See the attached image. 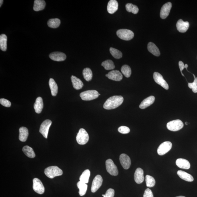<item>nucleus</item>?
<instances>
[{
	"label": "nucleus",
	"mask_w": 197,
	"mask_h": 197,
	"mask_svg": "<svg viewBox=\"0 0 197 197\" xmlns=\"http://www.w3.org/2000/svg\"><path fill=\"white\" fill-rule=\"evenodd\" d=\"M115 194V191L113 189H109L107 190L105 195H102L103 197H114Z\"/></svg>",
	"instance_id": "obj_42"
},
{
	"label": "nucleus",
	"mask_w": 197,
	"mask_h": 197,
	"mask_svg": "<svg viewBox=\"0 0 197 197\" xmlns=\"http://www.w3.org/2000/svg\"><path fill=\"white\" fill-rule=\"evenodd\" d=\"M126 9L128 12L132 13L134 14L138 13L139 9L136 5L132 4V3H127L126 5Z\"/></svg>",
	"instance_id": "obj_36"
},
{
	"label": "nucleus",
	"mask_w": 197,
	"mask_h": 197,
	"mask_svg": "<svg viewBox=\"0 0 197 197\" xmlns=\"http://www.w3.org/2000/svg\"><path fill=\"white\" fill-rule=\"evenodd\" d=\"M148 51L156 56H159L160 55V50L154 43L150 42L148 45Z\"/></svg>",
	"instance_id": "obj_26"
},
{
	"label": "nucleus",
	"mask_w": 197,
	"mask_h": 197,
	"mask_svg": "<svg viewBox=\"0 0 197 197\" xmlns=\"http://www.w3.org/2000/svg\"><path fill=\"white\" fill-rule=\"evenodd\" d=\"M49 83L51 95L53 96H56L57 94L58 89L56 82L53 79L51 78L49 79Z\"/></svg>",
	"instance_id": "obj_28"
},
{
	"label": "nucleus",
	"mask_w": 197,
	"mask_h": 197,
	"mask_svg": "<svg viewBox=\"0 0 197 197\" xmlns=\"http://www.w3.org/2000/svg\"><path fill=\"white\" fill-rule=\"evenodd\" d=\"M119 160L123 168L125 170H128L131 166V161L130 157L125 154H121L119 157Z\"/></svg>",
	"instance_id": "obj_13"
},
{
	"label": "nucleus",
	"mask_w": 197,
	"mask_h": 197,
	"mask_svg": "<svg viewBox=\"0 0 197 197\" xmlns=\"http://www.w3.org/2000/svg\"><path fill=\"white\" fill-rule=\"evenodd\" d=\"M179 68L180 69V70L181 71V73H182V75L183 76H184L182 72V71L184 68H186V67L185 66V65H184V64L183 62L182 61H179Z\"/></svg>",
	"instance_id": "obj_45"
},
{
	"label": "nucleus",
	"mask_w": 197,
	"mask_h": 197,
	"mask_svg": "<svg viewBox=\"0 0 197 197\" xmlns=\"http://www.w3.org/2000/svg\"><path fill=\"white\" fill-rule=\"evenodd\" d=\"M33 189L39 194H43L45 192V188L43 183L39 179L35 178L33 180Z\"/></svg>",
	"instance_id": "obj_11"
},
{
	"label": "nucleus",
	"mask_w": 197,
	"mask_h": 197,
	"mask_svg": "<svg viewBox=\"0 0 197 197\" xmlns=\"http://www.w3.org/2000/svg\"><path fill=\"white\" fill-rule=\"evenodd\" d=\"M188 86L189 88L192 89L193 92L195 93H197V77L194 79V82L188 83Z\"/></svg>",
	"instance_id": "obj_40"
},
{
	"label": "nucleus",
	"mask_w": 197,
	"mask_h": 197,
	"mask_svg": "<svg viewBox=\"0 0 197 197\" xmlns=\"http://www.w3.org/2000/svg\"><path fill=\"white\" fill-rule=\"evenodd\" d=\"M101 65L107 70H112L115 68L114 62L110 60H107L103 61L101 64Z\"/></svg>",
	"instance_id": "obj_35"
},
{
	"label": "nucleus",
	"mask_w": 197,
	"mask_h": 197,
	"mask_svg": "<svg viewBox=\"0 0 197 197\" xmlns=\"http://www.w3.org/2000/svg\"><path fill=\"white\" fill-rule=\"evenodd\" d=\"M145 180H146V186L148 187H153L156 184V181L150 175H146L145 178Z\"/></svg>",
	"instance_id": "obj_39"
},
{
	"label": "nucleus",
	"mask_w": 197,
	"mask_h": 197,
	"mask_svg": "<svg viewBox=\"0 0 197 197\" xmlns=\"http://www.w3.org/2000/svg\"><path fill=\"white\" fill-rule=\"evenodd\" d=\"M118 8V3L116 0L109 1L107 6V10L108 13L110 14L114 13Z\"/></svg>",
	"instance_id": "obj_19"
},
{
	"label": "nucleus",
	"mask_w": 197,
	"mask_h": 197,
	"mask_svg": "<svg viewBox=\"0 0 197 197\" xmlns=\"http://www.w3.org/2000/svg\"><path fill=\"white\" fill-rule=\"evenodd\" d=\"M123 100L124 99L121 96L111 97L105 101L103 105V108L108 110L116 109L122 105Z\"/></svg>",
	"instance_id": "obj_1"
},
{
	"label": "nucleus",
	"mask_w": 197,
	"mask_h": 197,
	"mask_svg": "<svg viewBox=\"0 0 197 197\" xmlns=\"http://www.w3.org/2000/svg\"><path fill=\"white\" fill-rule=\"evenodd\" d=\"M61 23L60 19L58 18L51 19L47 21L48 26L51 28H57L59 27Z\"/></svg>",
	"instance_id": "obj_32"
},
{
	"label": "nucleus",
	"mask_w": 197,
	"mask_h": 197,
	"mask_svg": "<svg viewBox=\"0 0 197 197\" xmlns=\"http://www.w3.org/2000/svg\"><path fill=\"white\" fill-rule=\"evenodd\" d=\"M185 124H186V125H188V122H186V123H185Z\"/></svg>",
	"instance_id": "obj_49"
},
{
	"label": "nucleus",
	"mask_w": 197,
	"mask_h": 197,
	"mask_svg": "<svg viewBox=\"0 0 197 197\" xmlns=\"http://www.w3.org/2000/svg\"><path fill=\"white\" fill-rule=\"evenodd\" d=\"M185 67H186V68L187 69V68L188 67V64H185Z\"/></svg>",
	"instance_id": "obj_47"
},
{
	"label": "nucleus",
	"mask_w": 197,
	"mask_h": 197,
	"mask_svg": "<svg viewBox=\"0 0 197 197\" xmlns=\"http://www.w3.org/2000/svg\"><path fill=\"white\" fill-rule=\"evenodd\" d=\"M109 51L111 55L115 59H120L122 57V53L118 49L113 48V47H110L109 49Z\"/></svg>",
	"instance_id": "obj_37"
},
{
	"label": "nucleus",
	"mask_w": 197,
	"mask_h": 197,
	"mask_svg": "<svg viewBox=\"0 0 197 197\" xmlns=\"http://www.w3.org/2000/svg\"><path fill=\"white\" fill-rule=\"evenodd\" d=\"M23 151L26 156L30 158H35V153L33 149L28 146H25L23 147Z\"/></svg>",
	"instance_id": "obj_30"
},
{
	"label": "nucleus",
	"mask_w": 197,
	"mask_h": 197,
	"mask_svg": "<svg viewBox=\"0 0 197 197\" xmlns=\"http://www.w3.org/2000/svg\"><path fill=\"white\" fill-rule=\"evenodd\" d=\"M121 72L122 74L127 78L130 76L131 74V70L130 67L128 65H123L121 68Z\"/></svg>",
	"instance_id": "obj_38"
},
{
	"label": "nucleus",
	"mask_w": 197,
	"mask_h": 197,
	"mask_svg": "<svg viewBox=\"0 0 197 197\" xmlns=\"http://www.w3.org/2000/svg\"><path fill=\"white\" fill-rule=\"evenodd\" d=\"M7 37L5 34L0 35V49L3 51H6L7 49Z\"/></svg>",
	"instance_id": "obj_29"
},
{
	"label": "nucleus",
	"mask_w": 197,
	"mask_h": 197,
	"mask_svg": "<svg viewBox=\"0 0 197 197\" xmlns=\"http://www.w3.org/2000/svg\"><path fill=\"white\" fill-rule=\"evenodd\" d=\"M117 35L121 39L129 41L134 37V33L132 31L127 29H121L117 32Z\"/></svg>",
	"instance_id": "obj_4"
},
{
	"label": "nucleus",
	"mask_w": 197,
	"mask_h": 197,
	"mask_svg": "<svg viewBox=\"0 0 197 197\" xmlns=\"http://www.w3.org/2000/svg\"><path fill=\"white\" fill-rule=\"evenodd\" d=\"M46 3L43 0H35L34 4L33 10L35 11L42 10L45 9Z\"/></svg>",
	"instance_id": "obj_27"
},
{
	"label": "nucleus",
	"mask_w": 197,
	"mask_h": 197,
	"mask_svg": "<svg viewBox=\"0 0 197 197\" xmlns=\"http://www.w3.org/2000/svg\"><path fill=\"white\" fill-rule=\"evenodd\" d=\"M190 24L188 21L184 22L182 19H180L177 22L176 27L180 33L186 32L188 30Z\"/></svg>",
	"instance_id": "obj_15"
},
{
	"label": "nucleus",
	"mask_w": 197,
	"mask_h": 197,
	"mask_svg": "<svg viewBox=\"0 0 197 197\" xmlns=\"http://www.w3.org/2000/svg\"><path fill=\"white\" fill-rule=\"evenodd\" d=\"M107 77L111 80L118 81L122 80L123 75L119 71L113 70L107 74Z\"/></svg>",
	"instance_id": "obj_17"
},
{
	"label": "nucleus",
	"mask_w": 197,
	"mask_h": 197,
	"mask_svg": "<svg viewBox=\"0 0 197 197\" xmlns=\"http://www.w3.org/2000/svg\"><path fill=\"white\" fill-rule=\"evenodd\" d=\"M49 57L52 60L56 61H62L66 59L67 56L63 52H54L50 54Z\"/></svg>",
	"instance_id": "obj_16"
},
{
	"label": "nucleus",
	"mask_w": 197,
	"mask_h": 197,
	"mask_svg": "<svg viewBox=\"0 0 197 197\" xmlns=\"http://www.w3.org/2000/svg\"><path fill=\"white\" fill-rule=\"evenodd\" d=\"M106 170L109 174L112 176H116L118 174V168L113 161L110 159H108L105 162Z\"/></svg>",
	"instance_id": "obj_7"
},
{
	"label": "nucleus",
	"mask_w": 197,
	"mask_h": 197,
	"mask_svg": "<svg viewBox=\"0 0 197 197\" xmlns=\"http://www.w3.org/2000/svg\"><path fill=\"white\" fill-rule=\"evenodd\" d=\"M177 166L182 169L188 170L190 168L191 165L188 160L183 158H179L176 161Z\"/></svg>",
	"instance_id": "obj_21"
},
{
	"label": "nucleus",
	"mask_w": 197,
	"mask_h": 197,
	"mask_svg": "<svg viewBox=\"0 0 197 197\" xmlns=\"http://www.w3.org/2000/svg\"><path fill=\"white\" fill-rule=\"evenodd\" d=\"M103 179L100 175H97L93 179L91 187V191L92 193H95L100 188L102 185Z\"/></svg>",
	"instance_id": "obj_12"
},
{
	"label": "nucleus",
	"mask_w": 197,
	"mask_h": 197,
	"mask_svg": "<svg viewBox=\"0 0 197 197\" xmlns=\"http://www.w3.org/2000/svg\"><path fill=\"white\" fill-rule=\"evenodd\" d=\"M73 88L76 90H79L82 88L84 84L82 81L74 76H72L71 77Z\"/></svg>",
	"instance_id": "obj_24"
},
{
	"label": "nucleus",
	"mask_w": 197,
	"mask_h": 197,
	"mask_svg": "<svg viewBox=\"0 0 197 197\" xmlns=\"http://www.w3.org/2000/svg\"><path fill=\"white\" fill-rule=\"evenodd\" d=\"M105 76L107 77V74H106V75H105Z\"/></svg>",
	"instance_id": "obj_50"
},
{
	"label": "nucleus",
	"mask_w": 197,
	"mask_h": 197,
	"mask_svg": "<svg viewBox=\"0 0 197 197\" xmlns=\"http://www.w3.org/2000/svg\"><path fill=\"white\" fill-rule=\"evenodd\" d=\"M185 197V196H177V197Z\"/></svg>",
	"instance_id": "obj_48"
},
{
	"label": "nucleus",
	"mask_w": 197,
	"mask_h": 197,
	"mask_svg": "<svg viewBox=\"0 0 197 197\" xmlns=\"http://www.w3.org/2000/svg\"><path fill=\"white\" fill-rule=\"evenodd\" d=\"M43 107V99L41 97H38L36 99L34 105V108L35 112L37 114H40L42 111Z\"/></svg>",
	"instance_id": "obj_22"
},
{
	"label": "nucleus",
	"mask_w": 197,
	"mask_h": 197,
	"mask_svg": "<svg viewBox=\"0 0 197 197\" xmlns=\"http://www.w3.org/2000/svg\"><path fill=\"white\" fill-rule=\"evenodd\" d=\"M155 99L154 96H153L147 97L142 101L139 107L142 109H146L154 103Z\"/></svg>",
	"instance_id": "obj_20"
},
{
	"label": "nucleus",
	"mask_w": 197,
	"mask_h": 197,
	"mask_svg": "<svg viewBox=\"0 0 197 197\" xmlns=\"http://www.w3.org/2000/svg\"><path fill=\"white\" fill-rule=\"evenodd\" d=\"M119 132L123 134H128L130 132V129L128 127L125 126H121L118 129Z\"/></svg>",
	"instance_id": "obj_41"
},
{
	"label": "nucleus",
	"mask_w": 197,
	"mask_h": 197,
	"mask_svg": "<svg viewBox=\"0 0 197 197\" xmlns=\"http://www.w3.org/2000/svg\"><path fill=\"white\" fill-rule=\"evenodd\" d=\"M77 186L79 189V194L81 196L84 195L87 192V185L80 181L77 183Z\"/></svg>",
	"instance_id": "obj_31"
},
{
	"label": "nucleus",
	"mask_w": 197,
	"mask_h": 197,
	"mask_svg": "<svg viewBox=\"0 0 197 197\" xmlns=\"http://www.w3.org/2000/svg\"><path fill=\"white\" fill-rule=\"evenodd\" d=\"M184 126L183 123L179 119L170 121L167 123L166 127L169 130L176 131L181 130Z\"/></svg>",
	"instance_id": "obj_6"
},
{
	"label": "nucleus",
	"mask_w": 197,
	"mask_h": 197,
	"mask_svg": "<svg viewBox=\"0 0 197 197\" xmlns=\"http://www.w3.org/2000/svg\"><path fill=\"white\" fill-rule=\"evenodd\" d=\"M19 140L21 142H25L29 136V132L27 127H22L19 129Z\"/></svg>",
	"instance_id": "obj_23"
},
{
	"label": "nucleus",
	"mask_w": 197,
	"mask_h": 197,
	"mask_svg": "<svg viewBox=\"0 0 197 197\" xmlns=\"http://www.w3.org/2000/svg\"><path fill=\"white\" fill-rule=\"evenodd\" d=\"M101 95V94H99V95Z\"/></svg>",
	"instance_id": "obj_51"
},
{
	"label": "nucleus",
	"mask_w": 197,
	"mask_h": 197,
	"mask_svg": "<svg viewBox=\"0 0 197 197\" xmlns=\"http://www.w3.org/2000/svg\"><path fill=\"white\" fill-rule=\"evenodd\" d=\"M172 7V4L170 2L165 4L162 6L160 13V16L162 19H166L168 16Z\"/></svg>",
	"instance_id": "obj_14"
},
{
	"label": "nucleus",
	"mask_w": 197,
	"mask_h": 197,
	"mask_svg": "<svg viewBox=\"0 0 197 197\" xmlns=\"http://www.w3.org/2000/svg\"><path fill=\"white\" fill-rule=\"evenodd\" d=\"M177 174L181 179L187 181V182H192L194 180V178L191 175L184 172V171L181 170H178L177 172Z\"/></svg>",
	"instance_id": "obj_25"
},
{
	"label": "nucleus",
	"mask_w": 197,
	"mask_h": 197,
	"mask_svg": "<svg viewBox=\"0 0 197 197\" xmlns=\"http://www.w3.org/2000/svg\"><path fill=\"white\" fill-rule=\"evenodd\" d=\"M83 75L84 78L87 81H90L92 80L93 74L92 71L90 68H87L83 69Z\"/></svg>",
	"instance_id": "obj_34"
},
{
	"label": "nucleus",
	"mask_w": 197,
	"mask_h": 197,
	"mask_svg": "<svg viewBox=\"0 0 197 197\" xmlns=\"http://www.w3.org/2000/svg\"><path fill=\"white\" fill-rule=\"evenodd\" d=\"M144 197H154L152 192L150 189L147 188L145 190L144 194Z\"/></svg>",
	"instance_id": "obj_44"
},
{
	"label": "nucleus",
	"mask_w": 197,
	"mask_h": 197,
	"mask_svg": "<svg viewBox=\"0 0 197 197\" xmlns=\"http://www.w3.org/2000/svg\"><path fill=\"white\" fill-rule=\"evenodd\" d=\"M76 139L78 144L81 145L86 144L89 140L88 133L84 129H80L78 133H77Z\"/></svg>",
	"instance_id": "obj_5"
},
{
	"label": "nucleus",
	"mask_w": 197,
	"mask_h": 197,
	"mask_svg": "<svg viewBox=\"0 0 197 197\" xmlns=\"http://www.w3.org/2000/svg\"><path fill=\"white\" fill-rule=\"evenodd\" d=\"M45 174L48 178L53 179L55 177L61 176L63 171L56 166H51L45 169Z\"/></svg>",
	"instance_id": "obj_2"
},
{
	"label": "nucleus",
	"mask_w": 197,
	"mask_h": 197,
	"mask_svg": "<svg viewBox=\"0 0 197 197\" xmlns=\"http://www.w3.org/2000/svg\"><path fill=\"white\" fill-rule=\"evenodd\" d=\"M90 176V171L88 170H85L81 174L80 181L81 182L87 184L88 183L89 177Z\"/></svg>",
	"instance_id": "obj_33"
},
{
	"label": "nucleus",
	"mask_w": 197,
	"mask_h": 197,
	"mask_svg": "<svg viewBox=\"0 0 197 197\" xmlns=\"http://www.w3.org/2000/svg\"><path fill=\"white\" fill-rule=\"evenodd\" d=\"M99 96V93L96 90H91L84 91L80 93V96L82 100L85 101H89L97 98Z\"/></svg>",
	"instance_id": "obj_3"
},
{
	"label": "nucleus",
	"mask_w": 197,
	"mask_h": 197,
	"mask_svg": "<svg viewBox=\"0 0 197 197\" xmlns=\"http://www.w3.org/2000/svg\"><path fill=\"white\" fill-rule=\"evenodd\" d=\"M52 122L49 119L44 121L41 125L39 129V132L44 138H47L50 127L51 126Z\"/></svg>",
	"instance_id": "obj_8"
},
{
	"label": "nucleus",
	"mask_w": 197,
	"mask_h": 197,
	"mask_svg": "<svg viewBox=\"0 0 197 197\" xmlns=\"http://www.w3.org/2000/svg\"><path fill=\"white\" fill-rule=\"evenodd\" d=\"M134 179L135 182L138 184L142 183L144 182V170L140 168L136 169L134 175Z\"/></svg>",
	"instance_id": "obj_18"
},
{
	"label": "nucleus",
	"mask_w": 197,
	"mask_h": 197,
	"mask_svg": "<svg viewBox=\"0 0 197 197\" xmlns=\"http://www.w3.org/2000/svg\"><path fill=\"white\" fill-rule=\"evenodd\" d=\"M3 0H1V1H0V7H1L2 6V5L3 4Z\"/></svg>",
	"instance_id": "obj_46"
},
{
	"label": "nucleus",
	"mask_w": 197,
	"mask_h": 197,
	"mask_svg": "<svg viewBox=\"0 0 197 197\" xmlns=\"http://www.w3.org/2000/svg\"><path fill=\"white\" fill-rule=\"evenodd\" d=\"M172 143L170 141H166L162 143L158 147V153L160 156H162L170 151L172 148Z\"/></svg>",
	"instance_id": "obj_9"
},
{
	"label": "nucleus",
	"mask_w": 197,
	"mask_h": 197,
	"mask_svg": "<svg viewBox=\"0 0 197 197\" xmlns=\"http://www.w3.org/2000/svg\"><path fill=\"white\" fill-rule=\"evenodd\" d=\"M153 79L157 84L161 85L163 88L168 90L169 85L166 81L165 80L162 75L158 72H155L153 74Z\"/></svg>",
	"instance_id": "obj_10"
},
{
	"label": "nucleus",
	"mask_w": 197,
	"mask_h": 197,
	"mask_svg": "<svg viewBox=\"0 0 197 197\" xmlns=\"http://www.w3.org/2000/svg\"><path fill=\"white\" fill-rule=\"evenodd\" d=\"M0 103L1 105L5 107H9L11 106L10 101L5 99L1 98L0 99Z\"/></svg>",
	"instance_id": "obj_43"
}]
</instances>
